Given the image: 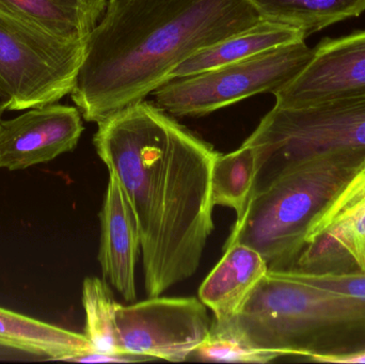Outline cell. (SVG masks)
Returning <instances> with one entry per match:
<instances>
[{"label": "cell", "instance_id": "6da1fadb", "mask_svg": "<svg viewBox=\"0 0 365 364\" xmlns=\"http://www.w3.org/2000/svg\"><path fill=\"white\" fill-rule=\"evenodd\" d=\"M93 142L136 218L145 288L164 294L195 275L214 230L207 143L141 100L98 123Z\"/></svg>", "mask_w": 365, "mask_h": 364}, {"label": "cell", "instance_id": "7a4b0ae2", "mask_svg": "<svg viewBox=\"0 0 365 364\" xmlns=\"http://www.w3.org/2000/svg\"><path fill=\"white\" fill-rule=\"evenodd\" d=\"M259 19L248 0H108L71 98L86 121L100 123L145 100L197 51Z\"/></svg>", "mask_w": 365, "mask_h": 364}, {"label": "cell", "instance_id": "3957f363", "mask_svg": "<svg viewBox=\"0 0 365 364\" xmlns=\"http://www.w3.org/2000/svg\"><path fill=\"white\" fill-rule=\"evenodd\" d=\"M212 326L257 350L331 363L365 350V298L319 290L268 269L237 313Z\"/></svg>", "mask_w": 365, "mask_h": 364}, {"label": "cell", "instance_id": "277c9868", "mask_svg": "<svg viewBox=\"0 0 365 364\" xmlns=\"http://www.w3.org/2000/svg\"><path fill=\"white\" fill-rule=\"evenodd\" d=\"M365 162V151L325 152L292 162L251 194L225 248L257 250L268 269H291L315 218Z\"/></svg>", "mask_w": 365, "mask_h": 364}, {"label": "cell", "instance_id": "5b68a950", "mask_svg": "<svg viewBox=\"0 0 365 364\" xmlns=\"http://www.w3.org/2000/svg\"><path fill=\"white\" fill-rule=\"evenodd\" d=\"M242 145L257 157L253 192L302 158L325 152L365 151V95L299 108L274 106Z\"/></svg>", "mask_w": 365, "mask_h": 364}, {"label": "cell", "instance_id": "8992f818", "mask_svg": "<svg viewBox=\"0 0 365 364\" xmlns=\"http://www.w3.org/2000/svg\"><path fill=\"white\" fill-rule=\"evenodd\" d=\"M312 56L304 41L192 76L173 79L153 92L156 104L177 117L204 115L289 83Z\"/></svg>", "mask_w": 365, "mask_h": 364}, {"label": "cell", "instance_id": "52a82bcc", "mask_svg": "<svg viewBox=\"0 0 365 364\" xmlns=\"http://www.w3.org/2000/svg\"><path fill=\"white\" fill-rule=\"evenodd\" d=\"M86 43L48 36L0 10V88L10 110L55 104L71 94Z\"/></svg>", "mask_w": 365, "mask_h": 364}, {"label": "cell", "instance_id": "ba28073f", "mask_svg": "<svg viewBox=\"0 0 365 364\" xmlns=\"http://www.w3.org/2000/svg\"><path fill=\"white\" fill-rule=\"evenodd\" d=\"M115 324L122 353L182 363L207 339L210 316L200 299L149 297L133 305L118 303Z\"/></svg>", "mask_w": 365, "mask_h": 364}, {"label": "cell", "instance_id": "9c48e42d", "mask_svg": "<svg viewBox=\"0 0 365 364\" xmlns=\"http://www.w3.org/2000/svg\"><path fill=\"white\" fill-rule=\"evenodd\" d=\"M291 269L365 274V162L315 218Z\"/></svg>", "mask_w": 365, "mask_h": 364}, {"label": "cell", "instance_id": "30bf717a", "mask_svg": "<svg viewBox=\"0 0 365 364\" xmlns=\"http://www.w3.org/2000/svg\"><path fill=\"white\" fill-rule=\"evenodd\" d=\"M272 94L282 108L365 95V30L321 41L297 75Z\"/></svg>", "mask_w": 365, "mask_h": 364}, {"label": "cell", "instance_id": "8fae6325", "mask_svg": "<svg viewBox=\"0 0 365 364\" xmlns=\"http://www.w3.org/2000/svg\"><path fill=\"white\" fill-rule=\"evenodd\" d=\"M83 132L75 107L48 104L0 121V169L24 170L73 151Z\"/></svg>", "mask_w": 365, "mask_h": 364}, {"label": "cell", "instance_id": "7c38bea8", "mask_svg": "<svg viewBox=\"0 0 365 364\" xmlns=\"http://www.w3.org/2000/svg\"><path fill=\"white\" fill-rule=\"evenodd\" d=\"M100 220L98 262L103 278L132 303L137 297L135 267L141 251L140 235L128 199L111 173Z\"/></svg>", "mask_w": 365, "mask_h": 364}, {"label": "cell", "instance_id": "4fadbf2b", "mask_svg": "<svg viewBox=\"0 0 365 364\" xmlns=\"http://www.w3.org/2000/svg\"><path fill=\"white\" fill-rule=\"evenodd\" d=\"M218 264L200 286L199 299L214 313L215 322L231 320L268 271L265 259L253 248L234 244L225 248Z\"/></svg>", "mask_w": 365, "mask_h": 364}, {"label": "cell", "instance_id": "5bb4252c", "mask_svg": "<svg viewBox=\"0 0 365 364\" xmlns=\"http://www.w3.org/2000/svg\"><path fill=\"white\" fill-rule=\"evenodd\" d=\"M304 40H306V36L300 30L261 17L250 27L206 47L185 60L169 74L168 81L192 76Z\"/></svg>", "mask_w": 365, "mask_h": 364}, {"label": "cell", "instance_id": "9a60e30c", "mask_svg": "<svg viewBox=\"0 0 365 364\" xmlns=\"http://www.w3.org/2000/svg\"><path fill=\"white\" fill-rule=\"evenodd\" d=\"M108 0H0V10L71 43H86Z\"/></svg>", "mask_w": 365, "mask_h": 364}, {"label": "cell", "instance_id": "2e32d148", "mask_svg": "<svg viewBox=\"0 0 365 364\" xmlns=\"http://www.w3.org/2000/svg\"><path fill=\"white\" fill-rule=\"evenodd\" d=\"M0 346L44 357L76 361L96 352L85 335L0 307Z\"/></svg>", "mask_w": 365, "mask_h": 364}, {"label": "cell", "instance_id": "e0dca14e", "mask_svg": "<svg viewBox=\"0 0 365 364\" xmlns=\"http://www.w3.org/2000/svg\"><path fill=\"white\" fill-rule=\"evenodd\" d=\"M264 19L300 30L309 36L345 19L359 16L365 0H248Z\"/></svg>", "mask_w": 365, "mask_h": 364}, {"label": "cell", "instance_id": "ac0fdd59", "mask_svg": "<svg viewBox=\"0 0 365 364\" xmlns=\"http://www.w3.org/2000/svg\"><path fill=\"white\" fill-rule=\"evenodd\" d=\"M257 177V157L248 145L229 154H219L212 170V204L227 207L240 218L244 214Z\"/></svg>", "mask_w": 365, "mask_h": 364}, {"label": "cell", "instance_id": "d6986e66", "mask_svg": "<svg viewBox=\"0 0 365 364\" xmlns=\"http://www.w3.org/2000/svg\"><path fill=\"white\" fill-rule=\"evenodd\" d=\"M83 306L86 313L85 336L94 350L103 354H125L120 348L115 324L118 303L105 280L86 278Z\"/></svg>", "mask_w": 365, "mask_h": 364}, {"label": "cell", "instance_id": "ffe728a7", "mask_svg": "<svg viewBox=\"0 0 365 364\" xmlns=\"http://www.w3.org/2000/svg\"><path fill=\"white\" fill-rule=\"evenodd\" d=\"M281 358L283 356L279 353L257 350L212 325L207 339L189 359L210 363H268Z\"/></svg>", "mask_w": 365, "mask_h": 364}, {"label": "cell", "instance_id": "44dd1931", "mask_svg": "<svg viewBox=\"0 0 365 364\" xmlns=\"http://www.w3.org/2000/svg\"><path fill=\"white\" fill-rule=\"evenodd\" d=\"M304 284L319 290L365 298V274H311L291 269Z\"/></svg>", "mask_w": 365, "mask_h": 364}, {"label": "cell", "instance_id": "7402d4cb", "mask_svg": "<svg viewBox=\"0 0 365 364\" xmlns=\"http://www.w3.org/2000/svg\"><path fill=\"white\" fill-rule=\"evenodd\" d=\"M331 363L342 364H364L365 350L356 353V354L347 355V356L339 357L331 361Z\"/></svg>", "mask_w": 365, "mask_h": 364}, {"label": "cell", "instance_id": "603a6c76", "mask_svg": "<svg viewBox=\"0 0 365 364\" xmlns=\"http://www.w3.org/2000/svg\"><path fill=\"white\" fill-rule=\"evenodd\" d=\"M11 98L8 94L0 88V117L4 115V111L10 110Z\"/></svg>", "mask_w": 365, "mask_h": 364}]
</instances>
